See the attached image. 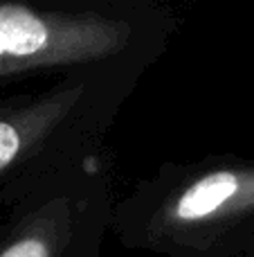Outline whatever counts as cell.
<instances>
[{
	"mask_svg": "<svg viewBox=\"0 0 254 257\" xmlns=\"http://www.w3.org/2000/svg\"><path fill=\"white\" fill-rule=\"evenodd\" d=\"M58 36L40 16L18 7L0 9V63H22L54 52Z\"/></svg>",
	"mask_w": 254,
	"mask_h": 257,
	"instance_id": "cell-1",
	"label": "cell"
},
{
	"mask_svg": "<svg viewBox=\"0 0 254 257\" xmlns=\"http://www.w3.org/2000/svg\"><path fill=\"white\" fill-rule=\"evenodd\" d=\"M238 178L230 172L210 174V176L196 181L189 190L182 192L174 205V219L182 223H198L216 217L225 203L236 196Z\"/></svg>",
	"mask_w": 254,
	"mask_h": 257,
	"instance_id": "cell-2",
	"label": "cell"
},
{
	"mask_svg": "<svg viewBox=\"0 0 254 257\" xmlns=\"http://www.w3.org/2000/svg\"><path fill=\"white\" fill-rule=\"evenodd\" d=\"M18 147H20V136L16 126H12L9 122H0V169L12 163V158L18 154Z\"/></svg>",
	"mask_w": 254,
	"mask_h": 257,
	"instance_id": "cell-3",
	"label": "cell"
}]
</instances>
